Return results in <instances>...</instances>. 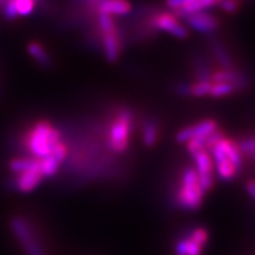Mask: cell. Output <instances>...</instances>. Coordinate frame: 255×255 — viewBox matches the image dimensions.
<instances>
[{
  "label": "cell",
  "mask_w": 255,
  "mask_h": 255,
  "mask_svg": "<svg viewBox=\"0 0 255 255\" xmlns=\"http://www.w3.org/2000/svg\"><path fill=\"white\" fill-rule=\"evenodd\" d=\"M60 133L49 122H39L27 137V148L37 159L47 157L60 141Z\"/></svg>",
  "instance_id": "cell-1"
},
{
  "label": "cell",
  "mask_w": 255,
  "mask_h": 255,
  "mask_svg": "<svg viewBox=\"0 0 255 255\" xmlns=\"http://www.w3.org/2000/svg\"><path fill=\"white\" fill-rule=\"evenodd\" d=\"M177 199L180 205L186 209H197L202 203L203 191L200 187L195 168H188L183 173Z\"/></svg>",
  "instance_id": "cell-2"
},
{
  "label": "cell",
  "mask_w": 255,
  "mask_h": 255,
  "mask_svg": "<svg viewBox=\"0 0 255 255\" xmlns=\"http://www.w3.org/2000/svg\"><path fill=\"white\" fill-rule=\"evenodd\" d=\"M131 117L129 114H121L111 124L109 133L110 146L115 151L122 152L129 144V135L131 129Z\"/></svg>",
  "instance_id": "cell-3"
},
{
  "label": "cell",
  "mask_w": 255,
  "mask_h": 255,
  "mask_svg": "<svg viewBox=\"0 0 255 255\" xmlns=\"http://www.w3.org/2000/svg\"><path fill=\"white\" fill-rule=\"evenodd\" d=\"M11 229L27 255H45L43 250H41L39 242L34 239V234L30 228V226L27 225V222L24 219H12Z\"/></svg>",
  "instance_id": "cell-4"
},
{
  "label": "cell",
  "mask_w": 255,
  "mask_h": 255,
  "mask_svg": "<svg viewBox=\"0 0 255 255\" xmlns=\"http://www.w3.org/2000/svg\"><path fill=\"white\" fill-rule=\"evenodd\" d=\"M193 157L195 161V170L197 178H199L200 187L205 193V191H208L214 183V176H213L214 163H213L212 156L206 149H203V150L193 154Z\"/></svg>",
  "instance_id": "cell-5"
},
{
  "label": "cell",
  "mask_w": 255,
  "mask_h": 255,
  "mask_svg": "<svg viewBox=\"0 0 255 255\" xmlns=\"http://www.w3.org/2000/svg\"><path fill=\"white\" fill-rule=\"evenodd\" d=\"M218 126L215 121L206 120L202 122L195 124V126L187 127L180 130L176 135V141L180 143H188L194 138H200V137H208L213 132L216 131Z\"/></svg>",
  "instance_id": "cell-6"
},
{
  "label": "cell",
  "mask_w": 255,
  "mask_h": 255,
  "mask_svg": "<svg viewBox=\"0 0 255 255\" xmlns=\"http://www.w3.org/2000/svg\"><path fill=\"white\" fill-rule=\"evenodd\" d=\"M152 25L158 30H162L173 34L176 38H186L188 36L187 28L183 26L176 17L170 13H161L152 19Z\"/></svg>",
  "instance_id": "cell-7"
},
{
  "label": "cell",
  "mask_w": 255,
  "mask_h": 255,
  "mask_svg": "<svg viewBox=\"0 0 255 255\" xmlns=\"http://www.w3.org/2000/svg\"><path fill=\"white\" fill-rule=\"evenodd\" d=\"M187 24L193 28V30L199 32H210L214 31L219 26V21L216 20L214 15L205 13V12H197V13L189 14L186 17Z\"/></svg>",
  "instance_id": "cell-8"
},
{
  "label": "cell",
  "mask_w": 255,
  "mask_h": 255,
  "mask_svg": "<svg viewBox=\"0 0 255 255\" xmlns=\"http://www.w3.org/2000/svg\"><path fill=\"white\" fill-rule=\"evenodd\" d=\"M41 178H43V175L40 173L39 163H38L33 168L18 174L17 188L23 193H28V191H32L34 188H37L38 184L40 183Z\"/></svg>",
  "instance_id": "cell-9"
},
{
  "label": "cell",
  "mask_w": 255,
  "mask_h": 255,
  "mask_svg": "<svg viewBox=\"0 0 255 255\" xmlns=\"http://www.w3.org/2000/svg\"><path fill=\"white\" fill-rule=\"evenodd\" d=\"M131 6L127 0H102L100 2V12L107 14H127L129 13Z\"/></svg>",
  "instance_id": "cell-10"
},
{
  "label": "cell",
  "mask_w": 255,
  "mask_h": 255,
  "mask_svg": "<svg viewBox=\"0 0 255 255\" xmlns=\"http://www.w3.org/2000/svg\"><path fill=\"white\" fill-rule=\"evenodd\" d=\"M103 43L105 56H107L108 60H109V62H115V60L119 58L120 55V43L116 31L104 33Z\"/></svg>",
  "instance_id": "cell-11"
},
{
  "label": "cell",
  "mask_w": 255,
  "mask_h": 255,
  "mask_svg": "<svg viewBox=\"0 0 255 255\" xmlns=\"http://www.w3.org/2000/svg\"><path fill=\"white\" fill-rule=\"evenodd\" d=\"M28 53L32 56V58L36 60L37 63H39L43 66H49L50 65V57L46 53V51L44 50V47L40 45L39 43L36 41H32L28 44L27 46Z\"/></svg>",
  "instance_id": "cell-12"
},
{
  "label": "cell",
  "mask_w": 255,
  "mask_h": 255,
  "mask_svg": "<svg viewBox=\"0 0 255 255\" xmlns=\"http://www.w3.org/2000/svg\"><path fill=\"white\" fill-rule=\"evenodd\" d=\"M202 247L203 246L190 239H186V240H181L176 245V252L178 255H200Z\"/></svg>",
  "instance_id": "cell-13"
},
{
  "label": "cell",
  "mask_w": 255,
  "mask_h": 255,
  "mask_svg": "<svg viewBox=\"0 0 255 255\" xmlns=\"http://www.w3.org/2000/svg\"><path fill=\"white\" fill-rule=\"evenodd\" d=\"M39 163L37 158H14L9 162V169L15 174H20Z\"/></svg>",
  "instance_id": "cell-14"
},
{
  "label": "cell",
  "mask_w": 255,
  "mask_h": 255,
  "mask_svg": "<svg viewBox=\"0 0 255 255\" xmlns=\"http://www.w3.org/2000/svg\"><path fill=\"white\" fill-rule=\"evenodd\" d=\"M235 90V85L233 83L227 82H215L212 83V88H210L209 94L213 97H223V96H227L232 94Z\"/></svg>",
  "instance_id": "cell-15"
},
{
  "label": "cell",
  "mask_w": 255,
  "mask_h": 255,
  "mask_svg": "<svg viewBox=\"0 0 255 255\" xmlns=\"http://www.w3.org/2000/svg\"><path fill=\"white\" fill-rule=\"evenodd\" d=\"M59 164L53 159L51 156L49 155L47 157L41 158L39 161V168H40V173L43 176L50 177L53 176L57 173V169H58Z\"/></svg>",
  "instance_id": "cell-16"
},
{
  "label": "cell",
  "mask_w": 255,
  "mask_h": 255,
  "mask_svg": "<svg viewBox=\"0 0 255 255\" xmlns=\"http://www.w3.org/2000/svg\"><path fill=\"white\" fill-rule=\"evenodd\" d=\"M157 127L154 122H149L143 130V142L146 146H152L157 141Z\"/></svg>",
  "instance_id": "cell-17"
},
{
  "label": "cell",
  "mask_w": 255,
  "mask_h": 255,
  "mask_svg": "<svg viewBox=\"0 0 255 255\" xmlns=\"http://www.w3.org/2000/svg\"><path fill=\"white\" fill-rule=\"evenodd\" d=\"M216 168H218L219 176L223 178V180H231V178L234 177L235 173H237V168L228 159L220 162V163L216 164Z\"/></svg>",
  "instance_id": "cell-18"
},
{
  "label": "cell",
  "mask_w": 255,
  "mask_h": 255,
  "mask_svg": "<svg viewBox=\"0 0 255 255\" xmlns=\"http://www.w3.org/2000/svg\"><path fill=\"white\" fill-rule=\"evenodd\" d=\"M210 88H212V83L207 79H202V81L195 83L189 88V92L195 97H202L209 94Z\"/></svg>",
  "instance_id": "cell-19"
},
{
  "label": "cell",
  "mask_w": 255,
  "mask_h": 255,
  "mask_svg": "<svg viewBox=\"0 0 255 255\" xmlns=\"http://www.w3.org/2000/svg\"><path fill=\"white\" fill-rule=\"evenodd\" d=\"M13 4L19 15H28L34 8V0H13Z\"/></svg>",
  "instance_id": "cell-20"
},
{
  "label": "cell",
  "mask_w": 255,
  "mask_h": 255,
  "mask_svg": "<svg viewBox=\"0 0 255 255\" xmlns=\"http://www.w3.org/2000/svg\"><path fill=\"white\" fill-rule=\"evenodd\" d=\"M100 26L104 33L116 31V28H115L114 20L111 19V15L107 14V13H102V12H100Z\"/></svg>",
  "instance_id": "cell-21"
},
{
  "label": "cell",
  "mask_w": 255,
  "mask_h": 255,
  "mask_svg": "<svg viewBox=\"0 0 255 255\" xmlns=\"http://www.w3.org/2000/svg\"><path fill=\"white\" fill-rule=\"evenodd\" d=\"M50 156L53 159H55V161L58 164L62 163V162L64 161V158H65V156H66V146H65V144H64V143H62V142L57 143V144L55 145V148H53L52 151H51Z\"/></svg>",
  "instance_id": "cell-22"
},
{
  "label": "cell",
  "mask_w": 255,
  "mask_h": 255,
  "mask_svg": "<svg viewBox=\"0 0 255 255\" xmlns=\"http://www.w3.org/2000/svg\"><path fill=\"white\" fill-rule=\"evenodd\" d=\"M189 239L194 242H196V244L201 245V246H203L207 242V240H208V233H207L203 228H197L191 233Z\"/></svg>",
  "instance_id": "cell-23"
},
{
  "label": "cell",
  "mask_w": 255,
  "mask_h": 255,
  "mask_svg": "<svg viewBox=\"0 0 255 255\" xmlns=\"http://www.w3.org/2000/svg\"><path fill=\"white\" fill-rule=\"evenodd\" d=\"M237 78L238 77L235 76V73L231 71H219L213 76L214 82H227L233 83V84H234V81H237Z\"/></svg>",
  "instance_id": "cell-24"
},
{
  "label": "cell",
  "mask_w": 255,
  "mask_h": 255,
  "mask_svg": "<svg viewBox=\"0 0 255 255\" xmlns=\"http://www.w3.org/2000/svg\"><path fill=\"white\" fill-rule=\"evenodd\" d=\"M238 146L241 154L242 152H245V154H250L251 156L254 155V139L253 138L247 139V141L241 143V144Z\"/></svg>",
  "instance_id": "cell-25"
},
{
  "label": "cell",
  "mask_w": 255,
  "mask_h": 255,
  "mask_svg": "<svg viewBox=\"0 0 255 255\" xmlns=\"http://www.w3.org/2000/svg\"><path fill=\"white\" fill-rule=\"evenodd\" d=\"M4 14L6 19H14L17 17V11H15V7H14V4H13V0H9V1L6 4L5 6V9H4Z\"/></svg>",
  "instance_id": "cell-26"
},
{
  "label": "cell",
  "mask_w": 255,
  "mask_h": 255,
  "mask_svg": "<svg viewBox=\"0 0 255 255\" xmlns=\"http://www.w3.org/2000/svg\"><path fill=\"white\" fill-rule=\"evenodd\" d=\"M221 6L222 8L227 12H234L238 7L237 1H235V0H222Z\"/></svg>",
  "instance_id": "cell-27"
},
{
  "label": "cell",
  "mask_w": 255,
  "mask_h": 255,
  "mask_svg": "<svg viewBox=\"0 0 255 255\" xmlns=\"http://www.w3.org/2000/svg\"><path fill=\"white\" fill-rule=\"evenodd\" d=\"M248 191H250L251 196L254 197V181H251V182L248 183Z\"/></svg>",
  "instance_id": "cell-28"
}]
</instances>
